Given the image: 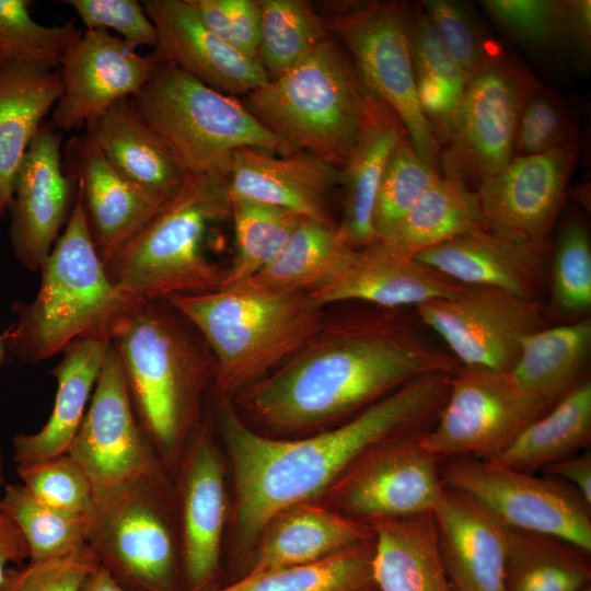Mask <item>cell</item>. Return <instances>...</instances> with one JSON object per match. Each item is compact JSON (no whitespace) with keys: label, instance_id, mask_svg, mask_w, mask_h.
<instances>
[{"label":"cell","instance_id":"1","mask_svg":"<svg viewBox=\"0 0 591 591\" xmlns=\"http://www.w3.org/2000/svg\"><path fill=\"white\" fill-rule=\"evenodd\" d=\"M459 367L420 337L405 309L373 306L325 317L300 350L231 403L255 431L300 438L344 424L418 376Z\"/></svg>","mask_w":591,"mask_h":591},{"label":"cell","instance_id":"2","mask_svg":"<svg viewBox=\"0 0 591 591\" xmlns=\"http://www.w3.org/2000/svg\"><path fill=\"white\" fill-rule=\"evenodd\" d=\"M451 373L418 376L334 428L300 438H273L247 426L229 401L215 397V426L231 472L230 552L243 566L279 511L318 501L364 450L390 437L430 429ZM213 422V421H212Z\"/></svg>","mask_w":591,"mask_h":591},{"label":"cell","instance_id":"3","mask_svg":"<svg viewBox=\"0 0 591 591\" xmlns=\"http://www.w3.org/2000/svg\"><path fill=\"white\" fill-rule=\"evenodd\" d=\"M137 420L160 464L174 479L193 434L204 421V399L215 362L197 331L165 300H143L114 324Z\"/></svg>","mask_w":591,"mask_h":591},{"label":"cell","instance_id":"4","mask_svg":"<svg viewBox=\"0 0 591 591\" xmlns=\"http://www.w3.org/2000/svg\"><path fill=\"white\" fill-rule=\"evenodd\" d=\"M165 301L204 339L215 362L213 396L229 402L290 359L326 317L306 292L233 287Z\"/></svg>","mask_w":591,"mask_h":591},{"label":"cell","instance_id":"5","mask_svg":"<svg viewBox=\"0 0 591 591\" xmlns=\"http://www.w3.org/2000/svg\"><path fill=\"white\" fill-rule=\"evenodd\" d=\"M40 271L35 299L14 304L16 322L2 337L10 351L25 361L49 359L81 338L111 336L116 321L140 302L111 281L76 187L66 228Z\"/></svg>","mask_w":591,"mask_h":591},{"label":"cell","instance_id":"6","mask_svg":"<svg viewBox=\"0 0 591 591\" xmlns=\"http://www.w3.org/2000/svg\"><path fill=\"white\" fill-rule=\"evenodd\" d=\"M231 218L229 176L188 175L179 190L106 264L128 298L166 300L222 288L227 269L205 254L207 228Z\"/></svg>","mask_w":591,"mask_h":591},{"label":"cell","instance_id":"7","mask_svg":"<svg viewBox=\"0 0 591 591\" xmlns=\"http://www.w3.org/2000/svg\"><path fill=\"white\" fill-rule=\"evenodd\" d=\"M243 104L291 152L340 169L363 128L369 91L328 34L294 67L244 95Z\"/></svg>","mask_w":591,"mask_h":591},{"label":"cell","instance_id":"8","mask_svg":"<svg viewBox=\"0 0 591 591\" xmlns=\"http://www.w3.org/2000/svg\"><path fill=\"white\" fill-rule=\"evenodd\" d=\"M154 59L148 81L131 100L188 175L229 176L232 158L242 149L291 153L237 97Z\"/></svg>","mask_w":591,"mask_h":591},{"label":"cell","instance_id":"9","mask_svg":"<svg viewBox=\"0 0 591 591\" xmlns=\"http://www.w3.org/2000/svg\"><path fill=\"white\" fill-rule=\"evenodd\" d=\"M88 545L128 591H185L171 476L93 486Z\"/></svg>","mask_w":591,"mask_h":591},{"label":"cell","instance_id":"10","mask_svg":"<svg viewBox=\"0 0 591 591\" xmlns=\"http://www.w3.org/2000/svg\"><path fill=\"white\" fill-rule=\"evenodd\" d=\"M323 7L327 33L345 48L364 88L396 113L418 157L440 172V144L421 112L415 85L410 3L346 0Z\"/></svg>","mask_w":591,"mask_h":591},{"label":"cell","instance_id":"11","mask_svg":"<svg viewBox=\"0 0 591 591\" xmlns=\"http://www.w3.org/2000/svg\"><path fill=\"white\" fill-rule=\"evenodd\" d=\"M542 84L493 39L467 74L454 134L440 149L441 174L476 190L505 167L513 158L522 109Z\"/></svg>","mask_w":591,"mask_h":591},{"label":"cell","instance_id":"12","mask_svg":"<svg viewBox=\"0 0 591 591\" xmlns=\"http://www.w3.org/2000/svg\"><path fill=\"white\" fill-rule=\"evenodd\" d=\"M552 406L519 389L509 372L460 364L421 444L440 460L472 455L490 460Z\"/></svg>","mask_w":591,"mask_h":591},{"label":"cell","instance_id":"13","mask_svg":"<svg viewBox=\"0 0 591 591\" xmlns=\"http://www.w3.org/2000/svg\"><path fill=\"white\" fill-rule=\"evenodd\" d=\"M444 486L487 506L508 528L556 536L591 553V505L569 484L489 460H440Z\"/></svg>","mask_w":591,"mask_h":591},{"label":"cell","instance_id":"14","mask_svg":"<svg viewBox=\"0 0 591 591\" xmlns=\"http://www.w3.org/2000/svg\"><path fill=\"white\" fill-rule=\"evenodd\" d=\"M426 431L396 434L371 445L345 468L318 501L362 521L430 512L443 484L440 459L421 444Z\"/></svg>","mask_w":591,"mask_h":591},{"label":"cell","instance_id":"15","mask_svg":"<svg viewBox=\"0 0 591 591\" xmlns=\"http://www.w3.org/2000/svg\"><path fill=\"white\" fill-rule=\"evenodd\" d=\"M415 312L460 364L500 372L511 371L524 339L553 318L544 302L482 286H464L459 296L425 302Z\"/></svg>","mask_w":591,"mask_h":591},{"label":"cell","instance_id":"16","mask_svg":"<svg viewBox=\"0 0 591 591\" xmlns=\"http://www.w3.org/2000/svg\"><path fill=\"white\" fill-rule=\"evenodd\" d=\"M173 482L185 591H210L230 515L224 457L210 417L193 434Z\"/></svg>","mask_w":591,"mask_h":591},{"label":"cell","instance_id":"17","mask_svg":"<svg viewBox=\"0 0 591 591\" xmlns=\"http://www.w3.org/2000/svg\"><path fill=\"white\" fill-rule=\"evenodd\" d=\"M579 157L578 138L544 154L513 158L476 189L485 228L546 255Z\"/></svg>","mask_w":591,"mask_h":591},{"label":"cell","instance_id":"18","mask_svg":"<svg viewBox=\"0 0 591 591\" xmlns=\"http://www.w3.org/2000/svg\"><path fill=\"white\" fill-rule=\"evenodd\" d=\"M67 453L84 470L93 486L165 472L137 420L126 376L112 341L81 426Z\"/></svg>","mask_w":591,"mask_h":591},{"label":"cell","instance_id":"19","mask_svg":"<svg viewBox=\"0 0 591 591\" xmlns=\"http://www.w3.org/2000/svg\"><path fill=\"white\" fill-rule=\"evenodd\" d=\"M154 56H143L107 31H83L67 50L59 73L62 92L51 111L56 129L80 131L148 81Z\"/></svg>","mask_w":591,"mask_h":591},{"label":"cell","instance_id":"20","mask_svg":"<svg viewBox=\"0 0 591 591\" xmlns=\"http://www.w3.org/2000/svg\"><path fill=\"white\" fill-rule=\"evenodd\" d=\"M61 134L44 121L32 139L14 181L10 242L28 270L40 269L69 218L74 186L65 172Z\"/></svg>","mask_w":591,"mask_h":591},{"label":"cell","instance_id":"21","mask_svg":"<svg viewBox=\"0 0 591 591\" xmlns=\"http://www.w3.org/2000/svg\"><path fill=\"white\" fill-rule=\"evenodd\" d=\"M141 3L157 30V58L232 96L246 95L269 81L258 60L247 58L212 33L189 0Z\"/></svg>","mask_w":591,"mask_h":591},{"label":"cell","instance_id":"22","mask_svg":"<svg viewBox=\"0 0 591 591\" xmlns=\"http://www.w3.org/2000/svg\"><path fill=\"white\" fill-rule=\"evenodd\" d=\"M464 286L376 241L352 250L322 287L309 293L321 306L360 301L376 308L405 309L459 296Z\"/></svg>","mask_w":591,"mask_h":591},{"label":"cell","instance_id":"23","mask_svg":"<svg viewBox=\"0 0 591 591\" xmlns=\"http://www.w3.org/2000/svg\"><path fill=\"white\" fill-rule=\"evenodd\" d=\"M455 591H503L508 526L475 497L443 485L430 511Z\"/></svg>","mask_w":591,"mask_h":591},{"label":"cell","instance_id":"24","mask_svg":"<svg viewBox=\"0 0 591 591\" xmlns=\"http://www.w3.org/2000/svg\"><path fill=\"white\" fill-rule=\"evenodd\" d=\"M62 163L80 193L90 234L104 264L164 205L115 171L84 134L69 139Z\"/></svg>","mask_w":591,"mask_h":591},{"label":"cell","instance_id":"25","mask_svg":"<svg viewBox=\"0 0 591 591\" xmlns=\"http://www.w3.org/2000/svg\"><path fill=\"white\" fill-rule=\"evenodd\" d=\"M337 186L339 169L303 151L275 154L242 149L234 153L229 174L231 198L283 208L335 228L328 201Z\"/></svg>","mask_w":591,"mask_h":591},{"label":"cell","instance_id":"26","mask_svg":"<svg viewBox=\"0 0 591 591\" xmlns=\"http://www.w3.org/2000/svg\"><path fill=\"white\" fill-rule=\"evenodd\" d=\"M414 258L463 286L496 288L543 302L548 283L546 255L487 229L417 253Z\"/></svg>","mask_w":591,"mask_h":591},{"label":"cell","instance_id":"27","mask_svg":"<svg viewBox=\"0 0 591 591\" xmlns=\"http://www.w3.org/2000/svg\"><path fill=\"white\" fill-rule=\"evenodd\" d=\"M84 135L115 171L160 204L169 201L188 176L131 97L119 100L89 123Z\"/></svg>","mask_w":591,"mask_h":591},{"label":"cell","instance_id":"28","mask_svg":"<svg viewBox=\"0 0 591 591\" xmlns=\"http://www.w3.org/2000/svg\"><path fill=\"white\" fill-rule=\"evenodd\" d=\"M373 537L367 521L344 515L320 501L296 503L265 525L242 576L314 563Z\"/></svg>","mask_w":591,"mask_h":591},{"label":"cell","instance_id":"29","mask_svg":"<svg viewBox=\"0 0 591 591\" xmlns=\"http://www.w3.org/2000/svg\"><path fill=\"white\" fill-rule=\"evenodd\" d=\"M495 25L557 69L586 72L591 58L590 0H484Z\"/></svg>","mask_w":591,"mask_h":591},{"label":"cell","instance_id":"30","mask_svg":"<svg viewBox=\"0 0 591 591\" xmlns=\"http://www.w3.org/2000/svg\"><path fill=\"white\" fill-rule=\"evenodd\" d=\"M111 336L97 335L70 344L53 370L57 392L46 424L36 432L18 433L13 456L18 466L39 463L67 453L74 439L105 361Z\"/></svg>","mask_w":591,"mask_h":591},{"label":"cell","instance_id":"31","mask_svg":"<svg viewBox=\"0 0 591 591\" xmlns=\"http://www.w3.org/2000/svg\"><path fill=\"white\" fill-rule=\"evenodd\" d=\"M404 134L396 113L369 92L363 128L339 169L344 200L337 233L351 248L378 241L373 229L376 196L391 154Z\"/></svg>","mask_w":591,"mask_h":591},{"label":"cell","instance_id":"32","mask_svg":"<svg viewBox=\"0 0 591 591\" xmlns=\"http://www.w3.org/2000/svg\"><path fill=\"white\" fill-rule=\"evenodd\" d=\"M61 92L59 70L14 59L0 65V218L25 152Z\"/></svg>","mask_w":591,"mask_h":591},{"label":"cell","instance_id":"33","mask_svg":"<svg viewBox=\"0 0 591 591\" xmlns=\"http://www.w3.org/2000/svg\"><path fill=\"white\" fill-rule=\"evenodd\" d=\"M367 522L374 532L378 591H455L440 557L430 512Z\"/></svg>","mask_w":591,"mask_h":591},{"label":"cell","instance_id":"34","mask_svg":"<svg viewBox=\"0 0 591 591\" xmlns=\"http://www.w3.org/2000/svg\"><path fill=\"white\" fill-rule=\"evenodd\" d=\"M591 355V320L547 326L522 343L509 372L522 391L554 405L587 378Z\"/></svg>","mask_w":591,"mask_h":591},{"label":"cell","instance_id":"35","mask_svg":"<svg viewBox=\"0 0 591 591\" xmlns=\"http://www.w3.org/2000/svg\"><path fill=\"white\" fill-rule=\"evenodd\" d=\"M408 37L418 102L441 149L454 134L467 73L442 43L420 2L410 3Z\"/></svg>","mask_w":591,"mask_h":591},{"label":"cell","instance_id":"36","mask_svg":"<svg viewBox=\"0 0 591 591\" xmlns=\"http://www.w3.org/2000/svg\"><path fill=\"white\" fill-rule=\"evenodd\" d=\"M591 443V382L587 380L532 421L489 461L532 473L586 449Z\"/></svg>","mask_w":591,"mask_h":591},{"label":"cell","instance_id":"37","mask_svg":"<svg viewBox=\"0 0 591 591\" xmlns=\"http://www.w3.org/2000/svg\"><path fill=\"white\" fill-rule=\"evenodd\" d=\"M352 250L341 240L337 228L303 218L276 257L255 276L235 287L310 293L340 269Z\"/></svg>","mask_w":591,"mask_h":591},{"label":"cell","instance_id":"38","mask_svg":"<svg viewBox=\"0 0 591 591\" xmlns=\"http://www.w3.org/2000/svg\"><path fill=\"white\" fill-rule=\"evenodd\" d=\"M590 581L589 552L556 536L508 528L503 591H579Z\"/></svg>","mask_w":591,"mask_h":591},{"label":"cell","instance_id":"39","mask_svg":"<svg viewBox=\"0 0 591 591\" xmlns=\"http://www.w3.org/2000/svg\"><path fill=\"white\" fill-rule=\"evenodd\" d=\"M483 229L486 228L477 192L442 175L420 194L394 234L382 242L414 257L424 250Z\"/></svg>","mask_w":591,"mask_h":591},{"label":"cell","instance_id":"40","mask_svg":"<svg viewBox=\"0 0 591 591\" xmlns=\"http://www.w3.org/2000/svg\"><path fill=\"white\" fill-rule=\"evenodd\" d=\"M373 557L374 537L314 563L244 575L210 591H378Z\"/></svg>","mask_w":591,"mask_h":591},{"label":"cell","instance_id":"41","mask_svg":"<svg viewBox=\"0 0 591 591\" xmlns=\"http://www.w3.org/2000/svg\"><path fill=\"white\" fill-rule=\"evenodd\" d=\"M0 510L21 533L28 561L65 557L88 546L89 514L49 506L22 484L4 486Z\"/></svg>","mask_w":591,"mask_h":591},{"label":"cell","instance_id":"42","mask_svg":"<svg viewBox=\"0 0 591 591\" xmlns=\"http://www.w3.org/2000/svg\"><path fill=\"white\" fill-rule=\"evenodd\" d=\"M257 60L269 80L304 59L327 36L323 18L305 0H258Z\"/></svg>","mask_w":591,"mask_h":591},{"label":"cell","instance_id":"43","mask_svg":"<svg viewBox=\"0 0 591 591\" xmlns=\"http://www.w3.org/2000/svg\"><path fill=\"white\" fill-rule=\"evenodd\" d=\"M231 219L236 254L221 289L239 286L265 268L303 217L263 202L231 198Z\"/></svg>","mask_w":591,"mask_h":591},{"label":"cell","instance_id":"44","mask_svg":"<svg viewBox=\"0 0 591 591\" xmlns=\"http://www.w3.org/2000/svg\"><path fill=\"white\" fill-rule=\"evenodd\" d=\"M553 317L578 321L591 310V239L579 210L568 212L557 235L548 273Z\"/></svg>","mask_w":591,"mask_h":591},{"label":"cell","instance_id":"45","mask_svg":"<svg viewBox=\"0 0 591 591\" xmlns=\"http://www.w3.org/2000/svg\"><path fill=\"white\" fill-rule=\"evenodd\" d=\"M441 176L418 157L404 134L391 154L376 196L373 229L378 241H387L394 234L420 194Z\"/></svg>","mask_w":591,"mask_h":591},{"label":"cell","instance_id":"46","mask_svg":"<svg viewBox=\"0 0 591 591\" xmlns=\"http://www.w3.org/2000/svg\"><path fill=\"white\" fill-rule=\"evenodd\" d=\"M28 0H0V49L8 59L59 70L70 45L82 34L73 23L43 25L35 21Z\"/></svg>","mask_w":591,"mask_h":591},{"label":"cell","instance_id":"47","mask_svg":"<svg viewBox=\"0 0 591 591\" xmlns=\"http://www.w3.org/2000/svg\"><path fill=\"white\" fill-rule=\"evenodd\" d=\"M578 138L577 118L554 90L542 84L529 97L520 115L513 158L544 154Z\"/></svg>","mask_w":591,"mask_h":591},{"label":"cell","instance_id":"48","mask_svg":"<svg viewBox=\"0 0 591 591\" xmlns=\"http://www.w3.org/2000/svg\"><path fill=\"white\" fill-rule=\"evenodd\" d=\"M18 475L22 485L49 506L81 514L91 511L93 484L68 453L18 466Z\"/></svg>","mask_w":591,"mask_h":591},{"label":"cell","instance_id":"49","mask_svg":"<svg viewBox=\"0 0 591 591\" xmlns=\"http://www.w3.org/2000/svg\"><path fill=\"white\" fill-rule=\"evenodd\" d=\"M420 4L451 56L468 74L493 40L472 8L454 0H422Z\"/></svg>","mask_w":591,"mask_h":591},{"label":"cell","instance_id":"50","mask_svg":"<svg viewBox=\"0 0 591 591\" xmlns=\"http://www.w3.org/2000/svg\"><path fill=\"white\" fill-rule=\"evenodd\" d=\"M97 565L88 545L65 557L11 567L0 591H82L86 576Z\"/></svg>","mask_w":591,"mask_h":591},{"label":"cell","instance_id":"51","mask_svg":"<svg viewBox=\"0 0 591 591\" xmlns=\"http://www.w3.org/2000/svg\"><path fill=\"white\" fill-rule=\"evenodd\" d=\"M85 31H114L134 48L157 47L158 34L141 2L136 0H68Z\"/></svg>","mask_w":591,"mask_h":591},{"label":"cell","instance_id":"52","mask_svg":"<svg viewBox=\"0 0 591 591\" xmlns=\"http://www.w3.org/2000/svg\"><path fill=\"white\" fill-rule=\"evenodd\" d=\"M234 47L247 58L257 60L260 10L258 0H224Z\"/></svg>","mask_w":591,"mask_h":591},{"label":"cell","instance_id":"53","mask_svg":"<svg viewBox=\"0 0 591 591\" xmlns=\"http://www.w3.org/2000/svg\"><path fill=\"white\" fill-rule=\"evenodd\" d=\"M547 477L565 482L576 488L591 505V453L573 454L542 468Z\"/></svg>","mask_w":591,"mask_h":591},{"label":"cell","instance_id":"54","mask_svg":"<svg viewBox=\"0 0 591 591\" xmlns=\"http://www.w3.org/2000/svg\"><path fill=\"white\" fill-rule=\"evenodd\" d=\"M25 559H28V549L21 533L0 510V586L8 570Z\"/></svg>","mask_w":591,"mask_h":591},{"label":"cell","instance_id":"55","mask_svg":"<svg viewBox=\"0 0 591 591\" xmlns=\"http://www.w3.org/2000/svg\"><path fill=\"white\" fill-rule=\"evenodd\" d=\"M82 591H128L111 573L97 565L85 578Z\"/></svg>","mask_w":591,"mask_h":591},{"label":"cell","instance_id":"56","mask_svg":"<svg viewBox=\"0 0 591 591\" xmlns=\"http://www.w3.org/2000/svg\"><path fill=\"white\" fill-rule=\"evenodd\" d=\"M3 460H2V454H1V449H0V503H1V497H2V493H3Z\"/></svg>","mask_w":591,"mask_h":591},{"label":"cell","instance_id":"57","mask_svg":"<svg viewBox=\"0 0 591 591\" xmlns=\"http://www.w3.org/2000/svg\"><path fill=\"white\" fill-rule=\"evenodd\" d=\"M8 59L7 55L0 49V65Z\"/></svg>","mask_w":591,"mask_h":591},{"label":"cell","instance_id":"58","mask_svg":"<svg viewBox=\"0 0 591 591\" xmlns=\"http://www.w3.org/2000/svg\"><path fill=\"white\" fill-rule=\"evenodd\" d=\"M579 591H591V584H588L586 587H583L581 590Z\"/></svg>","mask_w":591,"mask_h":591},{"label":"cell","instance_id":"59","mask_svg":"<svg viewBox=\"0 0 591 591\" xmlns=\"http://www.w3.org/2000/svg\"><path fill=\"white\" fill-rule=\"evenodd\" d=\"M2 359V337H0V361Z\"/></svg>","mask_w":591,"mask_h":591}]
</instances>
